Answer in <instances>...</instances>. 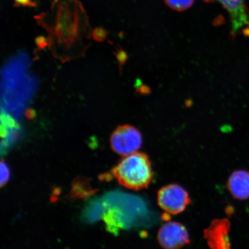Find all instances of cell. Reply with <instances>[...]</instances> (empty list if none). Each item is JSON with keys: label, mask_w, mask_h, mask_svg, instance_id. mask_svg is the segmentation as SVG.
<instances>
[{"label": "cell", "mask_w": 249, "mask_h": 249, "mask_svg": "<svg viewBox=\"0 0 249 249\" xmlns=\"http://www.w3.org/2000/svg\"><path fill=\"white\" fill-rule=\"evenodd\" d=\"M107 32L104 28H95L92 31V38L96 42H103L107 38Z\"/></svg>", "instance_id": "10"}, {"label": "cell", "mask_w": 249, "mask_h": 249, "mask_svg": "<svg viewBox=\"0 0 249 249\" xmlns=\"http://www.w3.org/2000/svg\"><path fill=\"white\" fill-rule=\"evenodd\" d=\"M191 202L188 192L177 184L164 186L158 193L159 206L170 214L182 213Z\"/></svg>", "instance_id": "4"}, {"label": "cell", "mask_w": 249, "mask_h": 249, "mask_svg": "<svg viewBox=\"0 0 249 249\" xmlns=\"http://www.w3.org/2000/svg\"><path fill=\"white\" fill-rule=\"evenodd\" d=\"M26 116L27 118H29L30 120H32L33 118H35L36 116V112L35 110H33V109H29L25 113Z\"/></svg>", "instance_id": "15"}, {"label": "cell", "mask_w": 249, "mask_h": 249, "mask_svg": "<svg viewBox=\"0 0 249 249\" xmlns=\"http://www.w3.org/2000/svg\"><path fill=\"white\" fill-rule=\"evenodd\" d=\"M116 55L120 66H122L126 60L127 56L125 53L123 51H118L116 53Z\"/></svg>", "instance_id": "14"}, {"label": "cell", "mask_w": 249, "mask_h": 249, "mask_svg": "<svg viewBox=\"0 0 249 249\" xmlns=\"http://www.w3.org/2000/svg\"><path fill=\"white\" fill-rule=\"evenodd\" d=\"M35 42L37 48H38L39 50L44 49L46 47L49 45V40L47 39L45 37L43 36L36 37Z\"/></svg>", "instance_id": "12"}, {"label": "cell", "mask_w": 249, "mask_h": 249, "mask_svg": "<svg viewBox=\"0 0 249 249\" xmlns=\"http://www.w3.org/2000/svg\"><path fill=\"white\" fill-rule=\"evenodd\" d=\"M230 222L227 219H216L204 231V237L212 249H226L231 247L229 232Z\"/></svg>", "instance_id": "7"}, {"label": "cell", "mask_w": 249, "mask_h": 249, "mask_svg": "<svg viewBox=\"0 0 249 249\" xmlns=\"http://www.w3.org/2000/svg\"><path fill=\"white\" fill-rule=\"evenodd\" d=\"M15 7H20V6H23V7H36V4L31 0H14Z\"/></svg>", "instance_id": "13"}, {"label": "cell", "mask_w": 249, "mask_h": 249, "mask_svg": "<svg viewBox=\"0 0 249 249\" xmlns=\"http://www.w3.org/2000/svg\"><path fill=\"white\" fill-rule=\"evenodd\" d=\"M207 2L218 1L229 12L231 18V36L249 37V9L245 0H204Z\"/></svg>", "instance_id": "5"}, {"label": "cell", "mask_w": 249, "mask_h": 249, "mask_svg": "<svg viewBox=\"0 0 249 249\" xmlns=\"http://www.w3.org/2000/svg\"><path fill=\"white\" fill-rule=\"evenodd\" d=\"M228 190L236 199L245 200L249 198V172L247 170L235 171L227 183Z\"/></svg>", "instance_id": "8"}, {"label": "cell", "mask_w": 249, "mask_h": 249, "mask_svg": "<svg viewBox=\"0 0 249 249\" xmlns=\"http://www.w3.org/2000/svg\"><path fill=\"white\" fill-rule=\"evenodd\" d=\"M1 186H4L9 178V170L8 166L4 161H1Z\"/></svg>", "instance_id": "11"}, {"label": "cell", "mask_w": 249, "mask_h": 249, "mask_svg": "<svg viewBox=\"0 0 249 249\" xmlns=\"http://www.w3.org/2000/svg\"><path fill=\"white\" fill-rule=\"evenodd\" d=\"M171 9L178 11L186 10L194 4L195 0H164Z\"/></svg>", "instance_id": "9"}, {"label": "cell", "mask_w": 249, "mask_h": 249, "mask_svg": "<svg viewBox=\"0 0 249 249\" xmlns=\"http://www.w3.org/2000/svg\"><path fill=\"white\" fill-rule=\"evenodd\" d=\"M142 142L141 133L135 127L128 124L118 126L112 133L110 139L113 151L125 157L138 151Z\"/></svg>", "instance_id": "3"}, {"label": "cell", "mask_w": 249, "mask_h": 249, "mask_svg": "<svg viewBox=\"0 0 249 249\" xmlns=\"http://www.w3.org/2000/svg\"><path fill=\"white\" fill-rule=\"evenodd\" d=\"M158 242L167 249L181 248L190 242L186 227L178 222H168L161 227L158 233Z\"/></svg>", "instance_id": "6"}, {"label": "cell", "mask_w": 249, "mask_h": 249, "mask_svg": "<svg viewBox=\"0 0 249 249\" xmlns=\"http://www.w3.org/2000/svg\"><path fill=\"white\" fill-rule=\"evenodd\" d=\"M120 184L134 191L147 188L153 177L148 156L135 152L126 156L111 171Z\"/></svg>", "instance_id": "2"}, {"label": "cell", "mask_w": 249, "mask_h": 249, "mask_svg": "<svg viewBox=\"0 0 249 249\" xmlns=\"http://www.w3.org/2000/svg\"><path fill=\"white\" fill-rule=\"evenodd\" d=\"M48 31L50 49L63 62L80 57L89 47L90 28L82 4L76 0H55L51 10L35 17Z\"/></svg>", "instance_id": "1"}]
</instances>
